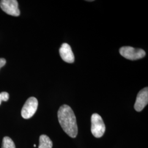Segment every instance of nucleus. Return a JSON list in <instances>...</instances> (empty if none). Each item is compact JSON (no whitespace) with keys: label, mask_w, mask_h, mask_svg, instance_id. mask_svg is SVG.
Listing matches in <instances>:
<instances>
[{"label":"nucleus","mask_w":148,"mask_h":148,"mask_svg":"<svg viewBox=\"0 0 148 148\" xmlns=\"http://www.w3.org/2000/svg\"><path fill=\"white\" fill-rule=\"evenodd\" d=\"M58 118L64 131L70 137H76L78 128L76 116L72 109L68 105L61 106L58 111Z\"/></svg>","instance_id":"nucleus-1"},{"label":"nucleus","mask_w":148,"mask_h":148,"mask_svg":"<svg viewBox=\"0 0 148 148\" xmlns=\"http://www.w3.org/2000/svg\"><path fill=\"white\" fill-rule=\"evenodd\" d=\"M106 131V126L101 117L93 114L91 117V132L95 138H101Z\"/></svg>","instance_id":"nucleus-2"},{"label":"nucleus","mask_w":148,"mask_h":148,"mask_svg":"<svg viewBox=\"0 0 148 148\" xmlns=\"http://www.w3.org/2000/svg\"><path fill=\"white\" fill-rule=\"evenodd\" d=\"M120 53L124 58L131 60H136L143 58L145 56V52L140 48H134L131 46H124L120 49Z\"/></svg>","instance_id":"nucleus-3"},{"label":"nucleus","mask_w":148,"mask_h":148,"mask_svg":"<svg viewBox=\"0 0 148 148\" xmlns=\"http://www.w3.org/2000/svg\"><path fill=\"white\" fill-rule=\"evenodd\" d=\"M38 101L35 97L29 98L25 102L21 109L22 117L25 119H29L34 116L37 110Z\"/></svg>","instance_id":"nucleus-4"},{"label":"nucleus","mask_w":148,"mask_h":148,"mask_svg":"<svg viewBox=\"0 0 148 148\" xmlns=\"http://www.w3.org/2000/svg\"><path fill=\"white\" fill-rule=\"evenodd\" d=\"M1 9L10 16H18L20 15L18 3L16 0H2L0 1Z\"/></svg>","instance_id":"nucleus-5"},{"label":"nucleus","mask_w":148,"mask_h":148,"mask_svg":"<svg viewBox=\"0 0 148 148\" xmlns=\"http://www.w3.org/2000/svg\"><path fill=\"white\" fill-rule=\"evenodd\" d=\"M148 103V88L145 87L139 91L134 104V109L140 112L147 106Z\"/></svg>","instance_id":"nucleus-6"},{"label":"nucleus","mask_w":148,"mask_h":148,"mask_svg":"<svg viewBox=\"0 0 148 148\" xmlns=\"http://www.w3.org/2000/svg\"><path fill=\"white\" fill-rule=\"evenodd\" d=\"M59 53L62 59L66 63H73L75 60L74 54L71 47L66 43H63L59 49Z\"/></svg>","instance_id":"nucleus-7"},{"label":"nucleus","mask_w":148,"mask_h":148,"mask_svg":"<svg viewBox=\"0 0 148 148\" xmlns=\"http://www.w3.org/2000/svg\"><path fill=\"white\" fill-rule=\"evenodd\" d=\"M38 148H52L53 143L51 139L47 136L42 134L40 137Z\"/></svg>","instance_id":"nucleus-8"},{"label":"nucleus","mask_w":148,"mask_h":148,"mask_svg":"<svg viewBox=\"0 0 148 148\" xmlns=\"http://www.w3.org/2000/svg\"><path fill=\"white\" fill-rule=\"evenodd\" d=\"M2 148H16V145L11 138L5 137L2 140Z\"/></svg>","instance_id":"nucleus-9"},{"label":"nucleus","mask_w":148,"mask_h":148,"mask_svg":"<svg viewBox=\"0 0 148 148\" xmlns=\"http://www.w3.org/2000/svg\"><path fill=\"white\" fill-rule=\"evenodd\" d=\"M9 97H10V95L7 92H1L0 93V105L1 104L2 101H8L9 99Z\"/></svg>","instance_id":"nucleus-10"},{"label":"nucleus","mask_w":148,"mask_h":148,"mask_svg":"<svg viewBox=\"0 0 148 148\" xmlns=\"http://www.w3.org/2000/svg\"><path fill=\"white\" fill-rule=\"evenodd\" d=\"M6 63L5 59L0 58V69L3 67Z\"/></svg>","instance_id":"nucleus-11"},{"label":"nucleus","mask_w":148,"mask_h":148,"mask_svg":"<svg viewBox=\"0 0 148 148\" xmlns=\"http://www.w3.org/2000/svg\"><path fill=\"white\" fill-rule=\"evenodd\" d=\"M36 144H34V147H36Z\"/></svg>","instance_id":"nucleus-12"}]
</instances>
